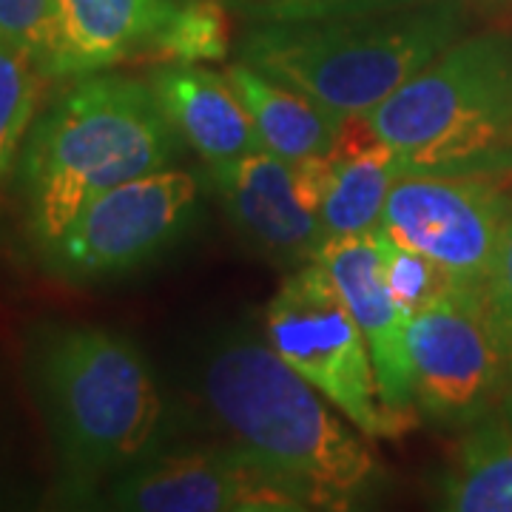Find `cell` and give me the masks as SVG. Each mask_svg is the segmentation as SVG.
Returning a JSON list of instances; mask_svg holds the SVG:
<instances>
[{
	"label": "cell",
	"instance_id": "1",
	"mask_svg": "<svg viewBox=\"0 0 512 512\" xmlns=\"http://www.w3.org/2000/svg\"><path fill=\"white\" fill-rule=\"evenodd\" d=\"M202 396L237 444L308 484L322 510H350L384 481L365 433L268 339L228 333L217 342L202 365Z\"/></svg>",
	"mask_w": 512,
	"mask_h": 512
},
{
	"label": "cell",
	"instance_id": "2",
	"mask_svg": "<svg viewBox=\"0 0 512 512\" xmlns=\"http://www.w3.org/2000/svg\"><path fill=\"white\" fill-rule=\"evenodd\" d=\"M180 140L151 83L106 72L77 77L32 123L18 160L37 248L49 245L100 194L168 168Z\"/></svg>",
	"mask_w": 512,
	"mask_h": 512
},
{
	"label": "cell",
	"instance_id": "3",
	"mask_svg": "<svg viewBox=\"0 0 512 512\" xmlns=\"http://www.w3.org/2000/svg\"><path fill=\"white\" fill-rule=\"evenodd\" d=\"M52 430L60 484L72 501L157 456L165 402L146 356L126 336L94 325L43 330L32 356Z\"/></svg>",
	"mask_w": 512,
	"mask_h": 512
},
{
	"label": "cell",
	"instance_id": "4",
	"mask_svg": "<svg viewBox=\"0 0 512 512\" xmlns=\"http://www.w3.org/2000/svg\"><path fill=\"white\" fill-rule=\"evenodd\" d=\"M467 29L464 0L325 23L254 26L239 60L308 94L336 117L370 114Z\"/></svg>",
	"mask_w": 512,
	"mask_h": 512
},
{
	"label": "cell",
	"instance_id": "5",
	"mask_svg": "<svg viewBox=\"0 0 512 512\" xmlns=\"http://www.w3.org/2000/svg\"><path fill=\"white\" fill-rule=\"evenodd\" d=\"M402 174H512V32L458 37L367 114Z\"/></svg>",
	"mask_w": 512,
	"mask_h": 512
},
{
	"label": "cell",
	"instance_id": "6",
	"mask_svg": "<svg viewBox=\"0 0 512 512\" xmlns=\"http://www.w3.org/2000/svg\"><path fill=\"white\" fill-rule=\"evenodd\" d=\"M265 339L370 439H396L370 348L333 276L308 259L265 308Z\"/></svg>",
	"mask_w": 512,
	"mask_h": 512
},
{
	"label": "cell",
	"instance_id": "7",
	"mask_svg": "<svg viewBox=\"0 0 512 512\" xmlns=\"http://www.w3.org/2000/svg\"><path fill=\"white\" fill-rule=\"evenodd\" d=\"M200 183L183 168H160L92 200L49 245L43 271L72 285L126 276L163 256L191 231Z\"/></svg>",
	"mask_w": 512,
	"mask_h": 512
},
{
	"label": "cell",
	"instance_id": "8",
	"mask_svg": "<svg viewBox=\"0 0 512 512\" xmlns=\"http://www.w3.org/2000/svg\"><path fill=\"white\" fill-rule=\"evenodd\" d=\"M410 384L424 419L467 430L510 399L512 370L484 288H456L410 316Z\"/></svg>",
	"mask_w": 512,
	"mask_h": 512
},
{
	"label": "cell",
	"instance_id": "9",
	"mask_svg": "<svg viewBox=\"0 0 512 512\" xmlns=\"http://www.w3.org/2000/svg\"><path fill=\"white\" fill-rule=\"evenodd\" d=\"M498 174H402L384 202V237L439 262L461 288H484L512 197Z\"/></svg>",
	"mask_w": 512,
	"mask_h": 512
},
{
	"label": "cell",
	"instance_id": "10",
	"mask_svg": "<svg viewBox=\"0 0 512 512\" xmlns=\"http://www.w3.org/2000/svg\"><path fill=\"white\" fill-rule=\"evenodd\" d=\"M109 504L131 512L322 510L308 484L242 444L157 453L111 481Z\"/></svg>",
	"mask_w": 512,
	"mask_h": 512
},
{
	"label": "cell",
	"instance_id": "11",
	"mask_svg": "<svg viewBox=\"0 0 512 512\" xmlns=\"http://www.w3.org/2000/svg\"><path fill=\"white\" fill-rule=\"evenodd\" d=\"M330 154L282 160L268 148L211 165V183L245 237L276 259H311L325 239L322 202L330 185Z\"/></svg>",
	"mask_w": 512,
	"mask_h": 512
},
{
	"label": "cell",
	"instance_id": "12",
	"mask_svg": "<svg viewBox=\"0 0 512 512\" xmlns=\"http://www.w3.org/2000/svg\"><path fill=\"white\" fill-rule=\"evenodd\" d=\"M316 259L336 282L348 302L353 319L365 333L379 396L393 421L396 439L410 433L419 424V407L410 384V353H407V325L410 316L390 296L382 274L379 234H345L325 237L313 251Z\"/></svg>",
	"mask_w": 512,
	"mask_h": 512
},
{
	"label": "cell",
	"instance_id": "13",
	"mask_svg": "<svg viewBox=\"0 0 512 512\" xmlns=\"http://www.w3.org/2000/svg\"><path fill=\"white\" fill-rule=\"evenodd\" d=\"M180 0H57L46 77L77 80L143 52Z\"/></svg>",
	"mask_w": 512,
	"mask_h": 512
},
{
	"label": "cell",
	"instance_id": "14",
	"mask_svg": "<svg viewBox=\"0 0 512 512\" xmlns=\"http://www.w3.org/2000/svg\"><path fill=\"white\" fill-rule=\"evenodd\" d=\"M151 89L171 126L208 165L262 148L254 120L225 72L200 63H163L151 74Z\"/></svg>",
	"mask_w": 512,
	"mask_h": 512
},
{
	"label": "cell",
	"instance_id": "15",
	"mask_svg": "<svg viewBox=\"0 0 512 512\" xmlns=\"http://www.w3.org/2000/svg\"><path fill=\"white\" fill-rule=\"evenodd\" d=\"M330 185L322 202L325 237L376 231L393 183L402 177L396 151L376 134L367 114L342 117L330 151Z\"/></svg>",
	"mask_w": 512,
	"mask_h": 512
},
{
	"label": "cell",
	"instance_id": "16",
	"mask_svg": "<svg viewBox=\"0 0 512 512\" xmlns=\"http://www.w3.org/2000/svg\"><path fill=\"white\" fill-rule=\"evenodd\" d=\"M225 77L251 114L262 148L291 163L333 151L342 117L245 60L231 63Z\"/></svg>",
	"mask_w": 512,
	"mask_h": 512
},
{
	"label": "cell",
	"instance_id": "17",
	"mask_svg": "<svg viewBox=\"0 0 512 512\" xmlns=\"http://www.w3.org/2000/svg\"><path fill=\"white\" fill-rule=\"evenodd\" d=\"M439 507L453 512H512V396L464 430L439 476Z\"/></svg>",
	"mask_w": 512,
	"mask_h": 512
},
{
	"label": "cell",
	"instance_id": "18",
	"mask_svg": "<svg viewBox=\"0 0 512 512\" xmlns=\"http://www.w3.org/2000/svg\"><path fill=\"white\" fill-rule=\"evenodd\" d=\"M225 0H180L146 52L163 63H217L231 52Z\"/></svg>",
	"mask_w": 512,
	"mask_h": 512
},
{
	"label": "cell",
	"instance_id": "19",
	"mask_svg": "<svg viewBox=\"0 0 512 512\" xmlns=\"http://www.w3.org/2000/svg\"><path fill=\"white\" fill-rule=\"evenodd\" d=\"M43 72L26 52L0 37V185L9 177L35 123Z\"/></svg>",
	"mask_w": 512,
	"mask_h": 512
},
{
	"label": "cell",
	"instance_id": "20",
	"mask_svg": "<svg viewBox=\"0 0 512 512\" xmlns=\"http://www.w3.org/2000/svg\"><path fill=\"white\" fill-rule=\"evenodd\" d=\"M376 234H379V251H382L384 285L407 316L424 311L427 305H433L450 291L461 288L456 279L430 256L393 242L390 237H384L382 231H376Z\"/></svg>",
	"mask_w": 512,
	"mask_h": 512
},
{
	"label": "cell",
	"instance_id": "21",
	"mask_svg": "<svg viewBox=\"0 0 512 512\" xmlns=\"http://www.w3.org/2000/svg\"><path fill=\"white\" fill-rule=\"evenodd\" d=\"M421 3L430 0H225V6L237 12L242 20H248L251 26L362 18V15L421 6Z\"/></svg>",
	"mask_w": 512,
	"mask_h": 512
},
{
	"label": "cell",
	"instance_id": "22",
	"mask_svg": "<svg viewBox=\"0 0 512 512\" xmlns=\"http://www.w3.org/2000/svg\"><path fill=\"white\" fill-rule=\"evenodd\" d=\"M0 37L32 57L46 77L57 40V0H0Z\"/></svg>",
	"mask_w": 512,
	"mask_h": 512
},
{
	"label": "cell",
	"instance_id": "23",
	"mask_svg": "<svg viewBox=\"0 0 512 512\" xmlns=\"http://www.w3.org/2000/svg\"><path fill=\"white\" fill-rule=\"evenodd\" d=\"M484 296H487V308H490L493 325L501 336V345L507 350L512 370V220L501 239L490 279L484 285Z\"/></svg>",
	"mask_w": 512,
	"mask_h": 512
}]
</instances>
